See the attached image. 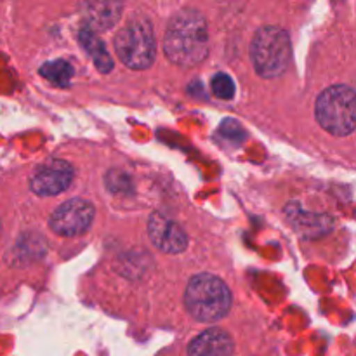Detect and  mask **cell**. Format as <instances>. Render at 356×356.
<instances>
[{"label":"cell","mask_w":356,"mask_h":356,"mask_svg":"<svg viewBox=\"0 0 356 356\" xmlns=\"http://www.w3.org/2000/svg\"><path fill=\"white\" fill-rule=\"evenodd\" d=\"M163 52L174 65L191 68L209 52L207 24L197 10H183L170 19L163 38Z\"/></svg>","instance_id":"cell-1"},{"label":"cell","mask_w":356,"mask_h":356,"mask_svg":"<svg viewBox=\"0 0 356 356\" xmlns=\"http://www.w3.org/2000/svg\"><path fill=\"white\" fill-rule=\"evenodd\" d=\"M184 306L198 323H216L232 309V292L221 278L214 275H197L184 292Z\"/></svg>","instance_id":"cell-2"},{"label":"cell","mask_w":356,"mask_h":356,"mask_svg":"<svg viewBox=\"0 0 356 356\" xmlns=\"http://www.w3.org/2000/svg\"><path fill=\"white\" fill-rule=\"evenodd\" d=\"M250 58L261 76H280L291 63V38L287 31L278 26H264L257 30L250 45Z\"/></svg>","instance_id":"cell-3"},{"label":"cell","mask_w":356,"mask_h":356,"mask_svg":"<svg viewBox=\"0 0 356 356\" xmlns=\"http://www.w3.org/2000/svg\"><path fill=\"white\" fill-rule=\"evenodd\" d=\"M316 120L334 136H350L356 124L355 90L350 86H332L316 99Z\"/></svg>","instance_id":"cell-4"},{"label":"cell","mask_w":356,"mask_h":356,"mask_svg":"<svg viewBox=\"0 0 356 356\" xmlns=\"http://www.w3.org/2000/svg\"><path fill=\"white\" fill-rule=\"evenodd\" d=\"M115 49L125 66L132 70H146L156 56V40L148 21H131L115 38Z\"/></svg>","instance_id":"cell-5"},{"label":"cell","mask_w":356,"mask_h":356,"mask_svg":"<svg viewBox=\"0 0 356 356\" xmlns=\"http://www.w3.org/2000/svg\"><path fill=\"white\" fill-rule=\"evenodd\" d=\"M94 219V207L90 202L82 198H72L59 205L51 216L49 226L54 233L61 236L82 235L89 229Z\"/></svg>","instance_id":"cell-6"},{"label":"cell","mask_w":356,"mask_h":356,"mask_svg":"<svg viewBox=\"0 0 356 356\" xmlns=\"http://www.w3.org/2000/svg\"><path fill=\"white\" fill-rule=\"evenodd\" d=\"M73 176L75 170L68 162L49 160L37 167L30 179V188L40 197H52L68 190L70 184L73 183Z\"/></svg>","instance_id":"cell-7"},{"label":"cell","mask_w":356,"mask_h":356,"mask_svg":"<svg viewBox=\"0 0 356 356\" xmlns=\"http://www.w3.org/2000/svg\"><path fill=\"white\" fill-rule=\"evenodd\" d=\"M148 233L153 245L165 254H181L188 247V236L179 225L167 216L155 212L148 221Z\"/></svg>","instance_id":"cell-8"},{"label":"cell","mask_w":356,"mask_h":356,"mask_svg":"<svg viewBox=\"0 0 356 356\" xmlns=\"http://www.w3.org/2000/svg\"><path fill=\"white\" fill-rule=\"evenodd\" d=\"M235 350L232 334L212 327L190 341L186 356H235Z\"/></svg>","instance_id":"cell-9"},{"label":"cell","mask_w":356,"mask_h":356,"mask_svg":"<svg viewBox=\"0 0 356 356\" xmlns=\"http://www.w3.org/2000/svg\"><path fill=\"white\" fill-rule=\"evenodd\" d=\"M42 75L47 80H51L56 86H68L70 80L73 76V68L68 61H63V59H56V61L45 63L40 70Z\"/></svg>","instance_id":"cell-10"},{"label":"cell","mask_w":356,"mask_h":356,"mask_svg":"<svg viewBox=\"0 0 356 356\" xmlns=\"http://www.w3.org/2000/svg\"><path fill=\"white\" fill-rule=\"evenodd\" d=\"M82 40L83 44H86V47L90 51V56H92L94 61H96L97 68H99L101 72H110L113 63H111V58L108 56L106 49H104V45L101 44V40H97L96 37L87 33H82Z\"/></svg>","instance_id":"cell-11"},{"label":"cell","mask_w":356,"mask_h":356,"mask_svg":"<svg viewBox=\"0 0 356 356\" xmlns=\"http://www.w3.org/2000/svg\"><path fill=\"white\" fill-rule=\"evenodd\" d=\"M212 90L221 99H232L233 94H235V83L226 73H218L212 80Z\"/></svg>","instance_id":"cell-12"}]
</instances>
